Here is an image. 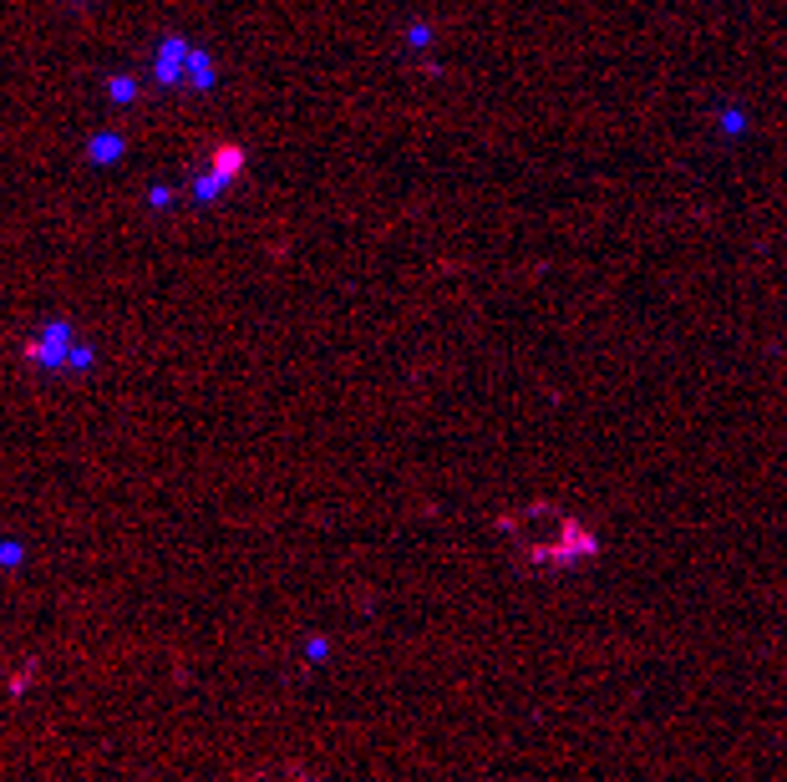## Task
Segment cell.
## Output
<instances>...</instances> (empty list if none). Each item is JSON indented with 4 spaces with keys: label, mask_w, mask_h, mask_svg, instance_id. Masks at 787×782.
Wrapping results in <instances>:
<instances>
[{
    "label": "cell",
    "mask_w": 787,
    "mask_h": 782,
    "mask_svg": "<svg viewBox=\"0 0 787 782\" xmlns=\"http://www.w3.org/2000/svg\"><path fill=\"white\" fill-rule=\"evenodd\" d=\"M504 539L513 544L519 559L538 564V569H574V564L595 559L599 548L595 529L554 503H523V508L504 514Z\"/></svg>",
    "instance_id": "cell-1"
},
{
    "label": "cell",
    "mask_w": 787,
    "mask_h": 782,
    "mask_svg": "<svg viewBox=\"0 0 787 782\" xmlns=\"http://www.w3.org/2000/svg\"><path fill=\"white\" fill-rule=\"evenodd\" d=\"M183 62H189V47L183 41H163V51H157V77L163 81H178V72H183Z\"/></svg>",
    "instance_id": "cell-2"
},
{
    "label": "cell",
    "mask_w": 787,
    "mask_h": 782,
    "mask_svg": "<svg viewBox=\"0 0 787 782\" xmlns=\"http://www.w3.org/2000/svg\"><path fill=\"white\" fill-rule=\"evenodd\" d=\"M244 168V148H234V142H224V148H214V173H219L224 183L234 178V173Z\"/></svg>",
    "instance_id": "cell-3"
},
{
    "label": "cell",
    "mask_w": 787,
    "mask_h": 782,
    "mask_svg": "<svg viewBox=\"0 0 787 782\" xmlns=\"http://www.w3.org/2000/svg\"><path fill=\"white\" fill-rule=\"evenodd\" d=\"M234 782H315L310 772H295V767H280V772H244Z\"/></svg>",
    "instance_id": "cell-4"
},
{
    "label": "cell",
    "mask_w": 787,
    "mask_h": 782,
    "mask_svg": "<svg viewBox=\"0 0 787 782\" xmlns=\"http://www.w3.org/2000/svg\"><path fill=\"white\" fill-rule=\"evenodd\" d=\"M189 72H193V87H208V81H214V62H208L204 51H189Z\"/></svg>",
    "instance_id": "cell-5"
},
{
    "label": "cell",
    "mask_w": 787,
    "mask_h": 782,
    "mask_svg": "<svg viewBox=\"0 0 787 782\" xmlns=\"http://www.w3.org/2000/svg\"><path fill=\"white\" fill-rule=\"evenodd\" d=\"M87 148H92V157H97V163H112V157L123 153V138H112V132H102V138H92Z\"/></svg>",
    "instance_id": "cell-6"
},
{
    "label": "cell",
    "mask_w": 787,
    "mask_h": 782,
    "mask_svg": "<svg viewBox=\"0 0 787 782\" xmlns=\"http://www.w3.org/2000/svg\"><path fill=\"white\" fill-rule=\"evenodd\" d=\"M224 193V178L219 173H204V178H199V199H219Z\"/></svg>",
    "instance_id": "cell-7"
},
{
    "label": "cell",
    "mask_w": 787,
    "mask_h": 782,
    "mask_svg": "<svg viewBox=\"0 0 787 782\" xmlns=\"http://www.w3.org/2000/svg\"><path fill=\"white\" fill-rule=\"evenodd\" d=\"M112 97H117V102H132V97H138V87H132V81H123V77H117V81H112Z\"/></svg>",
    "instance_id": "cell-8"
},
{
    "label": "cell",
    "mask_w": 787,
    "mask_h": 782,
    "mask_svg": "<svg viewBox=\"0 0 787 782\" xmlns=\"http://www.w3.org/2000/svg\"><path fill=\"white\" fill-rule=\"evenodd\" d=\"M77 5H81V0H77Z\"/></svg>",
    "instance_id": "cell-9"
}]
</instances>
